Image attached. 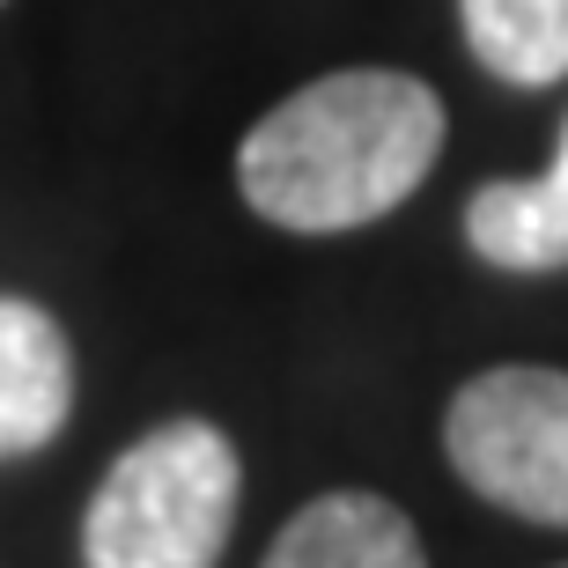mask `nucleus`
<instances>
[{"label": "nucleus", "instance_id": "1", "mask_svg": "<svg viewBox=\"0 0 568 568\" xmlns=\"http://www.w3.org/2000/svg\"><path fill=\"white\" fill-rule=\"evenodd\" d=\"M443 97L399 67H339L281 97L236 148V192L288 236H347L414 200L443 155Z\"/></svg>", "mask_w": 568, "mask_h": 568}, {"label": "nucleus", "instance_id": "2", "mask_svg": "<svg viewBox=\"0 0 568 568\" xmlns=\"http://www.w3.org/2000/svg\"><path fill=\"white\" fill-rule=\"evenodd\" d=\"M244 458L200 414L148 428L82 509V568H214L236 531Z\"/></svg>", "mask_w": 568, "mask_h": 568}, {"label": "nucleus", "instance_id": "3", "mask_svg": "<svg viewBox=\"0 0 568 568\" xmlns=\"http://www.w3.org/2000/svg\"><path fill=\"white\" fill-rule=\"evenodd\" d=\"M443 458L480 503L568 531V369L503 362L443 406Z\"/></svg>", "mask_w": 568, "mask_h": 568}, {"label": "nucleus", "instance_id": "4", "mask_svg": "<svg viewBox=\"0 0 568 568\" xmlns=\"http://www.w3.org/2000/svg\"><path fill=\"white\" fill-rule=\"evenodd\" d=\"M74 414V347L30 295H0V465L30 458Z\"/></svg>", "mask_w": 568, "mask_h": 568}, {"label": "nucleus", "instance_id": "5", "mask_svg": "<svg viewBox=\"0 0 568 568\" xmlns=\"http://www.w3.org/2000/svg\"><path fill=\"white\" fill-rule=\"evenodd\" d=\"M258 568H428V547L399 503L369 487H333L281 525Z\"/></svg>", "mask_w": 568, "mask_h": 568}, {"label": "nucleus", "instance_id": "6", "mask_svg": "<svg viewBox=\"0 0 568 568\" xmlns=\"http://www.w3.org/2000/svg\"><path fill=\"white\" fill-rule=\"evenodd\" d=\"M465 244L503 274H561L568 266V119L539 178H495L465 200Z\"/></svg>", "mask_w": 568, "mask_h": 568}, {"label": "nucleus", "instance_id": "7", "mask_svg": "<svg viewBox=\"0 0 568 568\" xmlns=\"http://www.w3.org/2000/svg\"><path fill=\"white\" fill-rule=\"evenodd\" d=\"M458 30L487 74L554 89L568 74V0H458Z\"/></svg>", "mask_w": 568, "mask_h": 568}, {"label": "nucleus", "instance_id": "8", "mask_svg": "<svg viewBox=\"0 0 568 568\" xmlns=\"http://www.w3.org/2000/svg\"><path fill=\"white\" fill-rule=\"evenodd\" d=\"M0 8H8V0H0Z\"/></svg>", "mask_w": 568, "mask_h": 568}, {"label": "nucleus", "instance_id": "9", "mask_svg": "<svg viewBox=\"0 0 568 568\" xmlns=\"http://www.w3.org/2000/svg\"><path fill=\"white\" fill-rule=\"evenodd\" d=\"M561 568H568V561H561Z\"/></svg>", "mask_w": 568, "mask_h": 568}]
</instances>
